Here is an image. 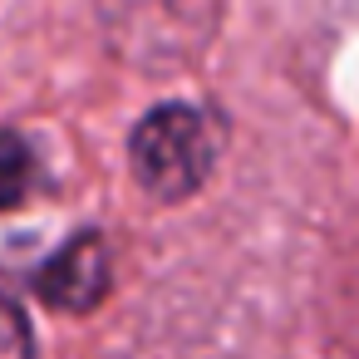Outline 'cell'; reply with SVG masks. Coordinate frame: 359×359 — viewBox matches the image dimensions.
<instances>
[{"label": "cell", "mask_w": 359, "mask_h": 359, "mask_svg": "<svg viewBox=\"0 0 359 359\" xmlns=\"http://www.w3.org/2000/svg\"><path fill=\"white\" fill-rule=\"evenodd\" d=\"M35 349V330L20 315V305L0 290V354H30Z\"/></svg>", "instance_id": "277c9868"}, {"label": "cell", "mask_w": 359, "mask_h": 359, "mask_svg": "<svg viewBox=\"0 0 359 359\" xmlns=\"http://www.w3.org/2000/svg\"><path fill=\"white\" fill-rule=\"evenodd\" d=\"M35 187H40V163H35V148H30L15 128H0V212L20 207Z\"/></svg>", "instance_id": "3957f363"}, {"label": "cell", "mask_w": 359, "mask_h": 359, "mask_svg": "<svg viewBox=\"0 0 359 359\" xmlns=\"http://www.w3.org/2000/svg\"><path fill=\"white\" fill-rule=\"evenodd\" d=\"M222 153V123L197 104H158L128 138V163L153 202H187L202 192Z\"/></svg>", "instance_id": "6da1fadb"}, {"label": "cell", "mask_w": 359, "mask_h": 359, "mask_svg": "<svg viewBox=\"0 0 359 359\" xmlns=\"http://www.w3.org/2000/svg\"><path fill=\"white\" fill-rule=\"evenodd\" d=\"M114 285V266H109V241L99 231H79L69 236L40 271H35V295L50 310H69V315H89L99 310V300Z\"/></svg>", "instance_id": "7a4b0ae2"}]
</instances>
